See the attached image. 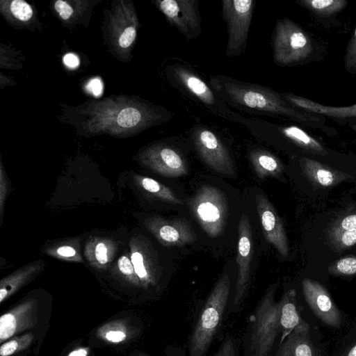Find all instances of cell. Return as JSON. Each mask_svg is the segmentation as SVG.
Segmentation results:
<instances>
[{"instance_id":"1","label":"cell","mask_w":356,"mask_h":356,"mask_svg":"<svg viewBox=\"0 0 356 356\" xmlns=\"http://www.w3.org/2000/svg\"><path fill=\"white\" fill-rule=\"evenodd\" d=\"M211 83L222 97L243 108L284 115L309 126H315L325 120L321 115L293 107L282 94L265 86L225 76L213 77Z\"/></svg>"},{"instance_id":"2","label":"cell","mask_w":356,"mask_h":356,"mask_svg":"<svg viewBox=\"0 0 356 356\" xmlns=\"http://www.w3.org/2000/svg\"><path fill=\"white\" fill-rule=\"evenodd\" d=\"M230 296V278L223 275L209 294L193 326L188 341V356H207L220 330Z\"/></svg>"},{"instance_id":"3","label":"cell","mask_w":356,"mask_h":356,"mask_svg":"<svg viewBox=\"0 0 356 356\" xmlns=\"http://www.w3.org/2000/svg\"><path fill=\"white\" fill-rule=\"evenodd\" d=\"M276 290V284L269 286L254 311L248 339L249 356H269L282 333L280 302L275 300Z\"/></svg>"},{"instance_id":"4","label":"cell","mask_w":356,"mask_h":356,"mask_svg":"<svg viewBox=\"0 0 356 356\" xmlns=\"http://www.w3.org/2000/svg\"><path fill=\"white\" fill-rule=\"evenodd\" d=\"M275 63L279 65L299 63L309 58L314 50L312 40L305 30L284 17L275 25L273 37Z\"/></svg>"},{"instance_id":"5","label":"cell","mask_w":356,"mask_h":356,"mask_svg":"<svg viewBox=\"0 0 356 356\" xmlns=\"http://www.w3.org/2000/svg\"><path fill=\"white\" fill-rule=\"evenodd\" d=\"M197 221L212 238L220 236L226 225L227 204L223 193L211 186L200 188L191 202Z\"/></svg>"},{"instance_id":"6","label":"cell","mask_w":356,"mask_h":356,"mask_svg":"<svg viewBox=\"0 0 356 356\" xmlns=\"http://www.w3.org/2000/svg\"><path fill=\"white\" fill-rule=\"evenodd\" d=\"M252 0H223L222 13L227 25V56H238L245 50L254 9Z\"/></svg>"},{"instance_id":"7","label":"cell","mask_w":356,"mask_h":356,"mask_svg":"<svg viewBox=\"0 0 356 356\" xmlns=\"http://www.w3.org/2000/svg\"><path fill=\"white\" fill-rule=\"evenodd\" d=\"M238 238L236 262L238 275L234 293L228 312L237 313L248 295L250 284V265L252 256V234L249 219L243 214L238 227Z\"/></svg>"},{"instance_id":"8","label":"cell","mask_w":356,"mask_h":356,"mask_svg":"<svg viewBox=\"0 0 356 356\" xmlns=\"http://www.w3.org/2000/svg\"><path fill=\"white\" fill-rule=\"evenodd\" d=\"M193 138L200 156L208 166L225 175L232 176L235 174L231 156L214 132L206 128H197Z\"/></svg>"},{"instance_id":"9","label":"cell","mask_w":356,"mask_h":356,"mask_svg":"<svg viewBox=\"0 0 356 356\" xmlns=\"http://www.w3.org/2000/svg\"><path fill=\"white\" fill-rule=\"evenodd\" d=\"M301 284L305 300L315 316L327 326L341 328L343 316L324 286L309 278L303 279Z\"/></svg>"},{"instance_id":"10","label":"cell","mask_w":356,"mask_h":356,"mask_svg":"<svg viewBox=\"0 0 356 356\" xmlns=\"http://www.w3.org/2000/svg\"><path fill=\"white\" fill-rule=\"evenodd\" d=\"M155 3L169 23L187 40L199 35L201 23L197 0H162Z\"/></svg>"},{"instance_id":"11","label":"cell","mask_w":356,"mask_h":356,"mask_svg":"<svg viewBox=\"0 0 356 356\" xmlns=\"http://www.w3.org/2000/svg\"><path fill=\"white\" fill-rule=\"evenodd\" d=\"M38 302L28 300L10 309L0 318V342L28 329L33 328L38 323Z\"/></svg>"},{"instance_id":"12","label":"cell","mask_w":356,"mask_h":356,"mask_svg":"<svg viewBox=\"0 0 356 356\" xmlns=\"http://www.w3.org/2000/svg\"><path fill=\"white\" fill-rule=\"evenodd\" d=\"M255 201L266 238L282 257H287L289 253L288 239L281 218L265 195L257 193Z\"/></svg>"},{"instance_id":"13","label":"cell","mask_w":356,"mask_h":356,"mask_svg":"<svg viewBox=\"0 0 356 356\" xmlns=\"http://www.w3.org/2000/svg\"><path fill=\"white\" fill-rule=\"evenodd\" d=\"M147 159L149 165L163 176L177 177L188 172L182 156L169 146L158 145L152 147L147 153Z\"/></svg>"},{"instance_id":"14","label":"cell","mask_w":356,"mask_h":356,"mask_svg":"<svg viewBox=\"0 0 356 356\" xmlns=\"http://www.w3.org/2000/svg\"><path fill=\"white\" fill-rule=\"evenodd\" d=\"M296 296V291L291 289L284 292L279 300L282 329L281 342L292 332L311 330L309 325L301 317L298 310Z\"/></svg>"},{"instance_id":"15","label":"cell","mask_w":356,"mask_h":356,"mask_svg":"<svg viewBox=\"0 0 356 356\" xmlns=\"http://www.w3.org/2000/svg\"><path fill=\"white\" fill-rule=\"evenodd\" d=\"M174 75L177 81L191 95L213 111H220V104L209 86L197 75L184 67H175Z\"/></svg>"},{"instance_id":"16","label":"cell","mask_w":356,"mask_h":356,"mask_svg":"<svg viewBox=\"0 0 356 356\" xmlns=\"http://www.w3.org/2000/svg\"><path fill=\"white\" fill-rule=\"evenodd\" d=\"M300 164L307 178L318 186H334L352 178L348 173L309 158H302Z\"/></svg>"},{"instance_id":"17","label":"cell","mask_w":356,"mask_h":356,"mask_svg":"<svg viewBox=\"0 0 356 356\" xmlns=\"http://www.w3.org/2000/svg\"><path fill=\"white\" fill-rule=\"evenodd\" d=\"M282 95L293 107L307 113L339 119L356 118V104L336 107L323 105L291 93H283Z\"/></svg>"},{"instance_id":"18","label":"cell","mask_w":356,"mask_h":356,"mask_svg":"<svg viewBox=\"0 0 356 356\" xmlns=\"http://www.w3.org/2000/svg\"><path fill=\"white\" fill-rule=\"evenodd\" d=\"M275 356H323L311 330L292 332L280 344Z\"/></svg>"},{"instance_id":"19","label":"cell","mask_w":356,"mask_h":356,"mask_svg":"<svg viewBox=\"0 0 356 356\" xmlns=\"http://www.w3.org/2000/svg\"><path fill=\"white\" fill-rule=\"evenodd\" d=\"M157 225L155 231L165 245H183L193 243L196 238L193 229L183 221H163Z\"/></svg>"},{"instance_id":"20","label":"cell","mask_w":356,"mask_h":356,"mask_svg":"<svg viewBox=\"0 0 356 356\" xmlns=\"http://www.w3.org/2000/svg\"><path fill=\"white\" fill-rule=\"evenodd\" d=\"M138 330L126 320L119 318L103 324L97 331V337L105 343L119 344L137 334Z\"/></svg>"},{"instance_id":"21","label":"cell","mask_w":356,"mask_h":356,"mask_svg":"<svg viewBox=\"0 0 356 356\" xmlns=\"http://www.w3.org/2000/svg\"><path fill=\"white\" fill-rule=\"evenodd\" d=\"M250 159L257 176L261 179L281 175L283 166L280 161L271 153L257 149L250 154Z\"/></svg>"},{"instance_id":"22","label":"cell","mask_w":356,"mask_h":356,"mask_svg":"<svg viewBox=\"0 0 356 356\" xmlns=\"http://www.w3.org/2000/svg\"><path fill=\"white\" fill-rule=\"evenodd\" d=\"M282 134L301 148L314 154L325 156L327 152L324 146L306 131L296 126L282 128Z\"/></svg>"},{"instance_id":"23","label":"cell","mask_w":356,"mask_h":356,"mask_svg":"<svg viewBox=\"0 0 356 356\" xmlns=\"http://www.w3.org/2000/svg\"><path fill=\"white\" fill-rule=\"evenodd\" d=\"M298 3L318 17H327L342 10L348 2L345 0H300Z\"/></svg>"},{"instance_id":"24","label":"cell","mask_w":356,"mask_h":356,"mask_svg":"<svg viewBox=\"0 0 356 356\" xmlns=\"http://www.w3.org/2000/svg\"><path fill=\"white\" fill-rule=\"evenodd\" d=\"M33 340L34 333L31 331L15 336L1 343L0 356H12L24 350L32 344Z\"/></svg>"},{"instance_id":"25","label":"cell","mask_w":356,"mask_h":356,"mask_svg":"<svg viewBox=\"0 0 356 356\" xmlns=\"http://www.w3.org/2000/svg\"><path fill=\"white\" fill-rule=\"evenodd\" d=\"M142 186L147 191L157 195L163 200L173 204H183L182 200L170 188L150 178H143Z\"/></svg>"},{"instance_id":"26","label":"cell","mask_w":356,"mask_h":356,"mask_svg":"<svg viewBox=\"0 0 356 356\" xmlns=\"http://www.w3.org/2000/svg\"><path fill=\"white\" fill-rule=\"evenodd\" d=\"M328 272L335 276H351L356 275V253L332 262Z\"/></svg>"},{"instance_id":"27","label":"cell","mask_w":356,"mask_h":356,"mask_svg":"<svg viewBox=\"0 0 356 356\" xmlns=\"http://www.w3.org/2000/svg\"><path fill=\"white\" fill-rule=\"evenodd\" d=\"M8 10L11 15L19 22H28L33 15L31 6L23 0H13L8 2Z\"/></svg>"},{"instance_id":"28","label":"cell","mask_w":356,"mask_h":356,"mask_svg":"<svg viewBox=\"0 0 356 356\" xmlns=\"http://www.w3.org/2000/svg\"><path fill=\"white\" fill-rule=\"evenodd\" d=\"M333 356H356V326L345 337Z\"/></svg>"},{"instance_id":"29","label":"cell","mask_w":356,"mask_h":356,"mask_svg":"<svg viewBox=\"0 0 356 356\" xmlns=\"http://www.w3.org/2000/svg\"><path fill=\"white\" fill-rule=\"evenodd\" d=\"M344 67L349 73H356V26L346 47Z\"/></svg>"},{"instance_id":"30","label":"cell","mask_w":356,"mask_h":356,"mask_svg":"<svg viewBox=\"0 0 356 356\" xmlns=\"http://www.w3.org/2000/svg\"><path fill=\"white\" fill-rule=\"evenodd\" d=\"M331 239L335 247L339 249L350 247L356 243V229L332 235Z\"/></svg>"},{"instance_id":"31","label":"cell","mask_w":356,"mask_h":356,"mask_svg":"<svg viewBox=\"0 0 356 356\" xmlns=\"http://www.w3.org/2000/svg\"><path fill=\"white\" fill-rule=\"evenodd\" d=\"M213 356H238L236 339L232 335H227Z\"/></svg>"},{"instance_id":"32","label":"cell","mask_w":356,"mask_h":356,"mask_svg":"<svg viewBox=\"0 0 356 356\" xmlns=\"http://www.w3.org/2000/svg\"><path fill=\"white\" fill-rule=\"evenodd\" d=\"M356 229V213L348 215L337 222L331 231V236Z\"/></svg>"},{"instance_id":"33","label":"cell","mask_w":356,"mask_h":356,"mask_svg":"<svg viewBox=\"0 0 356 356\" xmlns=\"http://www.w3.org/2000/svg\"><path fill=\"white\" fill-rule=\"evenodd\" d=\"M131 262L134 271L140 279H147L148 275L144 266L143 257L141 253L136 252L131 255Z\"/></svg>"},{"instance_id":"34","label":"cell","mask_w":356,"mask_h":356,"mask_svg":"<svg viewBox=\"0 0 356 356\" xmlns=\"http://www.w3.org/2000/svg\"><path fill=\"white\" fill-rule=\"evenodd\" d=\"M54 8L59 17L63 20L69 19L74 13L73 8L65 1L58 0L55 1Z\"/></svg>"},{"instance_id":"35","label":"cell","mask_w":356,"mask_h":356,"mask_svg":"<svg viewBox=\"0 0 356 356\" xmlns=\"http://www.w3.org/2000/svg\"><path fill=\"white\" fill-rule=\"evenodd\" d=\"M86 88L92 95L99 97L103 92V83L100 79L94 78L90 80Z\"/></svg>"},{"instance_id":"36","label":"cell","mask_w":356,"mask_h":356,"mask_svg":"<svg viewBox=\"0 0 356 356\" xmlns=\"http://www.w3.org/2000/svg\"><path fill=\"white\" fill-rule=\"evenodd\" d=\"M118 267L120 270L127 275H131L134 270L132 262L127 257H122L119 259Z\"/></svg>"},{"instance_id":"37","label":"cell","mask_w":356,"mask_h":356,"mask_svg":"<svg viewBox=\"0 0 356 356\" xmlns=\"http://www.w3.org/2000/svg\"><path fill=\"white\" fill-rule=\"evenodd\" d=\"M106 252L107 250L106 245L103 243H99L97 245L95 248V256L97 261L101 264H105L108 261Z\"/></svg>"},{"instance_id":"38","label":"cell","mask_w":356,"mask_h":356,"mask_svg":"<svg viewBox=\"0 0 356 356\" xmlns=\"http://www.w3.org/2000/svg\"><path fill=\"white\" fill-rule=\"evenodd\" d=\"M63 63L70 68H76L79 65V59L75 54L69 53L64 56Z\"/></svg>"},{"instance_id":"39","label":"cell","mask_w":356,"mask_h":356,"mask_svg":"<svg viewBox=\"0 0 356 356\" xmlns=\"http://www.w3.org/2000/svg\"><path fill=\"white\" fill-rule=\"evenodd\" d=\"M90 353V348L87 346H79L70 352H69L65 356H88Z\"/></svg>"},{"instance_id":"40","label":"cell","mask_w":356,"mask_h":356,"mask_svg":"<svg viewBox=\"0 0 356 356\" xmlns=\"http://www.w3.org/2000/svg\"><path fill=\"white\" fill-rule=\"evenodd\" d=\"M57 252L63 257H72L75 254V250L74 248L70 246H63L58 249Z\"/></svg>"},{"instance_id":"41","label":"cell","mask_w":356,"mask_h":356,"mask_svg":"<svg viewBox=\"0 0 356 356\" xmlns=\"http://www.w3.org/2000/svg\"><path fill=\"white\" fill-rule=\"evenodd\" d=\"M133 356H150V355H148L147 353H146L145 352L137 350L134 353Z\"/></svg>"},{"instance_id":"42","label":"cell","mask_w":356,"mask_h":356,"mask_svg":"<svg viewBox=\"0 0 356 356\" xmlns=\"http://www.w3.org/2000/svg\"><path fill=\"white\" fill-rule=\"evenodd\" d=\"M350 127L356 133V123L351 124Z\"/></svg>"}]
</instances>
